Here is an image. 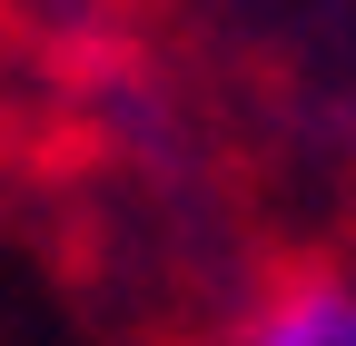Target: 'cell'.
Segmentation results:
<instances>
[{
    "label": "cell",
    "instance_id": "obj_1",
    "mask_svg": "<svg viewBox=\"0 0 356 346\" xmlns=\"http://www.w3.org/2000/svg\"><path fill=\"white\" fill-rule=\"evenodd\" d=\"M248 346H356V287L317 277V287H287L277 307L257 317Z\"/></svg>",
    "mask_w": 356,
    "mask_h": 346
}]
</instances>
